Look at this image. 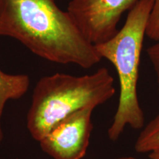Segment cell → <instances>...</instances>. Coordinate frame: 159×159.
I'll return each mask as SVG.
<instances>
[{
  "label": "cell",
  "instance_id": "obj_10",
  "mask_svg": "<svg viewBox=\"0 0 159 159\" xmlns=\"http://www.w3.org/2000/svg\"><path fill=\"white\" fill-rule=\"evenodd\" d=\"M149 157L151 159H159V152H152L149 153Z\"/></svg>",
  "mask_w": 159,
  "mask_h": 159
},
{
  "label": "cell",
  "instance_id": "obj_11",
  "mask_svg": "<svg viewBox=\"0 0 159 159\" xmlns=\"http://www.w3.org/2000/svg\"><path fill=\"white\" fill-rule=\"evenodd\" d=\"M116 159H137L136 158H134L133 156H124V157H119Z\"/></svg>",
  "mask_w": 159,
  "mask_h": 159
},
{
  "label": "cell",
  "instance_id": "obj_4",
  "mask_svg": "<svg viewBox=\"0 0 159 159\" xmlns=\"http://www.w3.org/2000/svg\"><path fill=\"white\" fill-rule=\"evenodd\" d=\"M138 0H71L67 12L86 40L94 46L104 43L118 32L122 16Z\"/></svg>",
  "mask_w": 159,
  "mask_h": 159
},
{
  "label": "cell",
  "instance_id": "obj_6",
  "mask_svg": "<svg viewBox=\"0 0 159 159\" xmlns=\"http://www.w3.org/2000/svg\"><path fill=\"white\" fill-rule=\"evenodd\" d=\"M30 80L27 75H11L0 69V142L2 140V116L6 103L11 99H18L26 94Z\"/></svg>",
  "mask_w": 159,
  "mask_h": 159
},
{
  "label": "cell",
  "instance_id": "obj_3",
  "mask_svg": "<svg viewBox=\"0 0 159 159\" xmlns=\"http://www.w3.org/2000/svg\"><path fill=\"white\" fill-rule=\"evenodd\" d=\"M152 0H138L128 11L125 25L104 43L95 45L97 52L114 65L119 82L118 106L108 136L116 142L127 126L134 130L144 128V115L139 104L137 85L143 43L146 36Z\"/></svg>",
  "mask_w": 159,
  "mask_h": 159
},
{
  "label": "cell",
  "instance_id": "obj_1",
  "mask_svg": "<svg viewBox=\"0 0 159 159\" xmlns=\"http://www.w3.org/2000/svg\"><path fill=\"white\" fill-rule=\"evenodd\" d=\"M0 36L59 64L90 69L102 60L67 11L55 0H0Z\"/></svg>",
  "mask_w": 159,
  "mask_h": 159
},
{
  "label": "cell",
  "instance_id": "obj_9",
  "mask_svg": "<svg viewBox=\"0 0 159 159\" xmlns=\"http://www.w3.org/2000/svg\"><path fill=\"white\" fill-rule=\"evenodd\" d=\"M155 42L154 44L150 46L147 49V54L156 73L159 93V41Z\"/></svg>",
  "mask_w": 159,
  "mask_h": 159
},
{
  "label": "cell",
  "instance_id": "obj_5",
  "mask_svg": "<svg viewBox=\"0 0 159 159\" xmlns=\"http://www.w3.org/2000/svg\"><path fill=\"white\" fill-rule=\"evenodd\" d=\"M94 109L85 107L60 121L39 142L43 152L53 159H82L89 145Z\"/></svg>",
  "mask_w": 159,
  "mask_h": 159
},
{
  "label": "cell",
  "instance_id": "obj_2",
  "mask_svg": "<svg viewBox=\"0 0 159 159\" xmlns=\"http://www.w3.org/2000/svg\"><path fill=\"white\" fill-rule=\"evenodd\" d=\"M115 93L114 79L105 67L83 76L56 73L43 77L33 90L27 116V130L40 142L69 115L85 107L96 108Z\"/></svg>",
  "mask_w": 159,
  "mask_h": 159
},
{
  "label": "cell",
  "instance_id": "obj_7",
  "mask_svg": "<svg viewBox=\"0 0 159 159\" xmlns=\"http://www.w3.org/2000/svg\"><path fill=\"white\" fill-rule=\"evenodd\" d=\"M134 149L138 153L159 152V115L143 128L136 139Z\"/></svg>",
  "mask_w": 159,
  "mask_h": 159
},
{
  "label": "cell",
  "instance_id": "obj_8",
  "mask_svg": "<svg viewBox=\"0 0 159 159\" xmlns=\"http://www.w3.org/2000/svg\"><path fill=\"white\" fill-rule=\"evenodd\" d=\"M146 36L154 41H159V0H152V7L149 16Z\"/></svg>",
  "mask_w": 159,
  "mask_h": 159
}]
</instances>
